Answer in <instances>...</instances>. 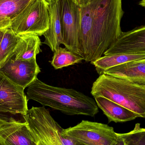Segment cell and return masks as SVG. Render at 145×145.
<instances>
[{
	"label": "cell",
	"mask_w": 145,
	"mask_h": 145,
	"mask_svg": "<svg viewBox=\"0 0 145 145\" xmlns=\"http://www.w3.org/2000/svg\"><path fill=\"white\" fill-rule=\"evenodd\" d=\"M27 100L35 101L69 116L94 117L99 112L95 99L72 89L48 85L37 78L28 87Z\"/></svg>",
	"instance_id": "1"
},
{
	"label": "cell",
	"mask_w": 145,
	"mask_h": 145,
	"mask_svg": "<svg viewBox=\"0 0 145 145\" xmlns=\"http://www.w3.org/2000/svg\"><path fill=\"white\" fill-rule=\"evenodd\" d=\"M93 26L91 44L86 62H93L119 38L121 34V21L123 15L122 0H91Z\"/></svg>",
	"instance_id": "2"
},
{
	"label": "cell",
	"mask_w": 145,
	"mask_h": 145,
	"mask_svg": "<svg viewBox=\"0 0 145 145\" xmlns=\"http://www.w3.org/2000/svg\"><path fill=\"white\" fill-rule=\"evenodd\" d=\"M94 98H106L145 118V87L126 79L103 73L94 82Z\"/></svg>",
	"instance_id": "3"
},
{
	"label": "cell",
	"mask_w": 145,
	"mask_h": 145,
	"mask_svg": "<svg viewBox=\"0 0 145 145\" xmlns=\"http://www.w3.org/2000/svg\"><path fill=\"white\" fill-rule=\"evenodd\" d=\"M23 117L35 145H79L63 135V128L45 106H33Z\"/></svg>",
	"instance_id": "4"
},
{
	"label": "cell",
	"mask_w": 145,
	"mask_h": 145,
	"mask_svg": "<svg viewBox=\"0 0 145 145\" xmlns=\"http://www.w3.org/2000/svg\"><path fill=\"white\" fill-rule=\"evenodd\" d=\"M48 6L46 0H31L13 20L9 28L18 36L43 35L49 29Z\"/></svg>",
	"instance_id": "5"
},
{
	"label": "cell",
	"mask_w": 145,
	"mask_h": 145,
	"mask_svg": "<svg viewBox=\"0 0 145 145\" xmlns=\"http://www.w3.org/2000/svg\"><path fill=\"white\" fill-rule=\"evenodd\" d=\"M62 134L79 145H114L118 137L112 127L87 120L63 129Z\"/></svg>",
	"instance_id": "6"
},
{
	"label": "cell",
	"mask_w": 145,
	"mask_h": 145,
	"mask_svg": "<svg viewBox=\"0 0 145 145\" xmlns=\"http://www.w3.org/2000/svg\"><path fill=\"white\" fill-rule=\"evenodd\" d=\"M60 7L63 45L78 54L81 6L76 0H60Z\"/></svg>",
	"instance_id": "7"
},
{
	"label": "cell",
	"mask_w": 145,
	"mask_h": 145,
	"mask_svg": "<svg viewBox=\"0 0 145 145\" xmlns=\"http://www.w3.org/2000/svg\"><path fill=\"white\" fill-rule=\"evenodd\" d=\"M24 89L0 71V112L22 116L26 114L28 101Z\"/></svg>",
	"instance_id": "8"
},
{
	"label": "cell",
	"mask_w": 145,
	"mask_h": 145,
	"mask_svg": "<svg viewBox=\"0 0 145 145\" xmlns=\"http://www.w3.org/2000/svg\"><path fill=\"white\" fill-rule=\"evenodd\" d=\"M0 71L12 82L24 89L35 80L41 72L36 59L16 60L13 56L0 68Z\"/></svg>",
	"instance_id": "9"
},
{
	"label": "cell",
	"mask_w": 145,
	"mask_h": 145,
	"mask_svg": "<svg viewBox=\"0 0 145 145\" xmlns=\"http://www.w3.org/2000/svg\"><path fill=\"white\" fill-rule=\"evenodd\" d=\"M27 123L12 117L0 118V145H35Z\"/></svg>",
	"instance_id": "10"
},
{
	"label": "cell",
	"mask_w": 145,
	"mask_h": 145,
	"mask_svg": "<svg viewBox=\"0 0 145 145\" xmlns=\"http://www.w3.org/2000/svg\"><path fill=\"white\" fill-rule=\"evenodd\" d=\"M122 53H145V25L122 32L117 40L104 55Z\"/></svg>",
	"instance_id": "11"
},
{
	"label": "cell",
	"mask_w": 145,
	"mask_h": 145,
	"mask_svg": "<svg viewBox=\"0 0 145 145\" xmlns=\"http://www.w3.org/2000/svg\"><path fill=\"white\" fill-rule=\"evenodd\" d=\"M81 6V23L78 38V54L87 61L89 53L93 26V6L91 1Z\"/></svg>",
	"instance_id": "12"
},
{
	"label": "cell",
	"mask_w": 145,
	"mask_h": 145,
	"mask_svg": "<svg viewBox=\"0 0 145 145\" xmlns=\"http://www.w3.org/2000/svg\"><path fill=\"white\" fill-rule=\"evenodd\" d=\"M103 73L126 79L145 87V59L112 67Z\"/></svg>",
	"instance_id": "13"
},
{
	"label": "cell",
	"mask_w": 145,
	"mask_h": 145,
	"mask_svg": "<svg viewBox=\"0 0 145 145\" xmlns=\"http://www.w3.org/2000/svg\"><path fill=\"white\" fill-rule=\"evenodd\" d=\"M48 11L50 17L49 27L43 35L45 40L43 43L47 45L54 52L61 44H63L60 0H55L49 3Z\"/></svg>",
	"instance_id": "14"
},
{
	"label": "cell",
	"mask_w": 145,
	"mask_h": 145,
	"mask_svg": "<svg viewBox=\"0 0 145 145\" xmlns=\"http://www.w3.org/2000/svg\"><path fill=\"white\" fill-rule=\"evenodd\" d=\"M98 107L107 117L109 123H122L129 121L139 117L132 111L101 96L94 98Z\"/></svg>",
	"instance_id": "15"
},
{
	"label": "cell",
	"mask_w": 145,
	"mask_h": 145,
	"mask_svg": "<svg viewBox=\"0 0 145 145\" xmlns=\"http://www.w3.org/2000/svg\"><path fill=\"white\" fill-rule=\"evenodd\" d=\"M18 40L14 53L16 60H29L36 59V56L42 52V42L39 36L34 35L19 36Z\"/></svg>",
	"instance_id": "16"
},
{
	"label": "cell",
	"mask_w": 145,
	"mask_h": 145,
	"mask_svg": "<svg viewBox=\"0 0 145 145\" xmlns=\"http://www.w3.org/2000/svg\"><path fill=\"white\" fill-rule=\"evenodd\" d=\"M145 59V53L117 54L104 55L91 62L97 73L100 75L108 69L134 60Z\"/></svg>",
	"instance_id": "17"
},
{
	"label": "cell",
	"mask_w": 145,
	"mask_h": 145,
	"mask_svg": "<svg viewBox=\"0 0 145 145\" xmlns=\"http://www.w3.org/2000/svg\"><path fill=\"white\" fill-rule=\"evenodd\" d=\"M31 0H0V30L10 28L13 20Z\"/></svg>",
	"instance_id": "18"
},
{
	"label": "cell",
	"mask_w": 145,
	"mask_h": 145,
	"mask_svg": "<svg viewBox=\"0 0 145 145\" xmlns=\"http://www.w3.org/2000/svg\"><path fill=\"white\" fill-rule=\"evenodd\" d=\"M83 60V58L80 55L72 52L66 48L59 46L54 52L51 63L55 69L57 70L79 63Z\"/></svg>",
	"instance_id": "19"
},
{
	"label": "cell",
	"mask_w": 145,
	"mask_h": 145,
	"mask_svg": "<svg viewBox=\"0 0 145 145\" xmlns=\"http://www.w3.org/2000/svg\"><path fill=\"white\" fill-rule=\"evenodd\" d=\"M19 37L10 28L6 29L0 44V68L13 55Z\"/></svg>",
	"instance_id": "20"
},
{
	"label": "cell",
	"mask_w": 145,
	"mask_h": 145,
	"mask_svg": "<svg viewBox=\"0 0 145 145\" xmlns=\"http://www.w3.org/2000/svg\"><path fill=\"white\" fill-rule=\"evenodd\" d=\"M140 124H135L134 129L129 132L135 145H145V128L140 127Z\"/></svg>",
	"instance_id": "21"
},
{
	"label": "cell",
	"mask_w": 145,
	"mask_h": 145,
	"mask_svg": "<svg viewBox=\"0 0 145 145\" xmlns=\"http://www.w3.org/2000/svg\"><path fill=\"white\" fill-rule=\"evenodd\" d=\"M124 140L125 145H135L130 133H127L120 134Z\"/></svg>",
	"instance_id": "22"
},
{
	"label": "cell",
	"mask_w": 145,
	"mask_h": 145,
	"mask_svg": "<svg viewBox=\"0 0 145 145\" xmlns=\"http://www.w3.org/2000/svg\"><path fill=\"white\" fill-rule=\"evenodd\" d=\"M114 145H125V142L120 134L118 133V137L116 143Z\"/></svg>",
	"instance_id": "23"
},
{
	"label": "cell",
	"mask_w": 145,
	"mask_h": 145,
	"mask_svg": "<svg viewBox=\"0 0 145 145\" xmlns=\"http://www.w3.org/2000/svg\"><path fill=\"white\" fill-rule=\"evenodd\" d=\"M76 1L78 4L81 6V5L87 4V3L89 2L91 0H76Z\"/></svg>",
	"instance_id": "24"
},
{
	"label": "cell",
	"mask_w": 145,
	"mask_h": 145,
	"mask_svg": "<svg viewBox=\"0 0 145 145\" xmlns=\"http://www.w3.org/2000/svg\"><path fill=\"white\" fill-rule=\"evenodd\" d=\"M6 29L0 30V44L3 38V36H4V33L6 31Z\"/></svg>",
	"instance_id": "25"
},
{
	"label": "cell",
	"mask_w": 145,
	"mask_h": 145,
	"mask_svg": "<svg viewBox=\"0 0 145 145\" xmlns=\"http://www.w3.org/2000/svg\"><path fill=\"white\" fill-rule=\"evenodd\" d=\"M140 5L145 8V0H141L139 3Z\"/></svg>",
	"instance_id": "26"
},
{
	"label": "cell",
	"mask_w": 145,
	"mask_h": 145,
	"mask_svg": "<svg viewBox=\"0 0 145 145\" xmlns=\"http://www.w3.org/2000/svg\"><path fill=\"white\" fill-rule=\"evenodd\" d=\"M3 113H1V112H0V118H7L6 117H5V116H3Z\"/></svg>",
	"instance_id": "27"
}]
</instances>
